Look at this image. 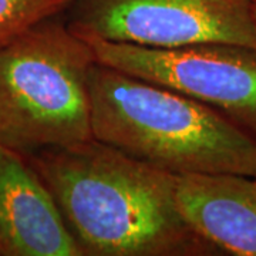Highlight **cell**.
Returning <instances> with one entry per match:
<instances>
[{"label":"cell","mask_w":256,"mask_h":256,"mask_svg":"<svg viewBox=\"0 0 256 256\" xmlns=\"http://www.w3.org/2000/svg\"><path fill=\"white\" fill-rule=\"evenodd\" d=\"M90 98L97 141L170 174L256 178V136L201 101L98 62Z\"/></svg>","instance_id":"2"},{"label":"cell","mask_w":256,"mask_h":256,"mask_svg":"<svg viewBox=\"0 0 256 256\" xmlns=\"http://www.w3.org/2000/svg\"><path fill=\"white\" fill-rule=\"evenodd\" d=\"M250 2H252V9H254V14L256 18V0H250Z\"/></svg>","instance_id":"9"},{"label":"cell","mask_w":256,"mask_h":256,"mask_svg":"<svg viewBox=\"0 0 256 256\" xmlns=\"http://www.w3.org/2000/svg\"><path fill=\"white\" fill-rule=\"evenodd\" d=\"M82 37L98 63L201 101L256 136L255 48L229 43L152 48Z\"/></svg>","instance_id":"5"},{"label":"cell","mask_w":256,"mask_h":256,"mask_svg":"<svg viewBox=\"0 0 256 256\" xmlns=\"http://www.w3.org/2000/svg\"><path fill=\"white\" fill-rule=\"evenodd\" d=\"M92 46L66 13L0 46V144L23 156L92 140Z\"/></svg>","instance_id":"3"},{"label":"cell","mask_w":256,"mask_h":256,"mask_svg":"<svg viewBox=\"0 0 256 256\" xmlns=\"http://www.w3.org/2000/svg\"><path fill=\"white\" fill-rule=\"evenodd\" d=\"M175 201L185 222L222 255L256 256V178L176 175Z\"/></svg>","instance_id":"7"},{"label":"cell","mask_w":256,"mask_h":256,"mask_svg":"<svg viewBox=\"0 0 256 256\" xmlns=\"http://www.w3.org/2000/svg\"><path fill=\"white\" fill-rule=\"evenodd\" d=\"M0 256H82L28 156L2 144Z\"/></svg>","instance_id":"6"},{"label":"cell","mask_w":256,"mask_h":256,"mask_svg":"<svg viewBox=\"0 0 256 256\" xmlns=\"http://www.w3.org/2000/svg\"><path fill=\"white\" fill-rule=\"evenodd\" d=\"M26 156L82 256L222 255L180 214L176 175L94 138Z\"/></svg>","instance_id":"1"},{"label":"cell","mask_w":256,"mask_h":256,"mask_svg":"<svg viewBox=\"0 0 256 256\" xmlns=\"http://www.w3.org/2000/svg\"><path fill=\"white\" fill-rule=\"evenodd\" d=\"M73 0H0V46L42 18L66 13Z\"/></svg>","instance_id":"8"},{"label":"cell","mask_w":256,"mask_h":256,"mask_svg":"<svg viewBox=\"0 0 256 256\" xmlns=\"http://www.w3.org/2000/svg\"><path fill=\"white\" fill-rule=\"evenodd\" d=\"M80 36L152 48L229 43L256 50L250 0H73L66 12Z\"/></svg>","instance_id":"4"}]
</instances>
